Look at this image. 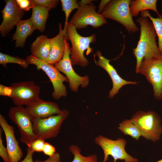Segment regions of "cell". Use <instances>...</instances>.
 Segmentation results:
<instances>
[{
    "label": "cell",
    "mask_w": 162,
    "mask_h": 162,
    "mask_svg": "<svg viewBox=\"0 0 162 162\" xmlns=\"http://www.w3.org/2000/svg\"><path fill=\"white\" fill-rule=\"evenodd\" d=\"M148 18L140 16L136 20L140 26L139 40L136 47L132 49V53L136 60V74H138L143 59L157 58L162 56L156 43L157 34L153 25Z\"/></svg>",
    "instance_id": "1"
},
{
    "label": "cell",
    "mask_w": 162,
    "mask_h": 162,
    "mask_svg": "<svg viewBox=\"0 0 162 162\" xmlns=\"http://www.w3.org/2000/svg\"><path fill=\"white\" fill-rule=\"evenodd\" d=\"M67 34L72 44L70 58L72 66L78 65L82 67L87 66L89 61L84 55V52L87 50V55L92 52L90 47L91 43L95 42V34H93L87 37H83L77 32L76 27L69 22L67 27Z\"/></svg>",
    "instance_id": "2"
},
{
    "label": "cell",
    "mask_w": 162,
    "mask_h": 162,
    "mask_svg": "<svg viewBox=\"0 0 162 162\" xmlns=\"http://www.w3.org/2000/svg\"><path fill=\"white\" fill-rule=\"evenodd\" d=\"M139 128L142 136L155 142L159 140L162 133L161 118L156 112L140 110L136 112L130 119Z\"/></svg>",
    "instance_id": "3"
},
{
    "label": "cell",
    "mask_w": 162,
    "mask_h": 162,
    "mask_svg": "<svg viewBox=\"0 0 162 162\" xmlns=\"http://www.w3.org/2000/svg\"><path fill=\"white\" fill-rule=\"evenodd\" d=\"M130 0H110L101 14L105 18L113 20L123 26L130 33L139 31L133 20L130 8Z\"/></svg>",
    "instance_id": "4"
},
{
    "label": "cell",
    "mask_w": 162,
    "mask_h": 162,
    "mask_svg": "<svg viewBox=\"0 0 162 162\" xmlns=\"http://www.w3.org/2000/svg\"><path fill=\"white\" fill-rule=\"evenodd\" d=\"M69 114L68 110L63 109L58 115L47 118L32 119L33 132L37 139L45 140L56 137Z\"/></svg>",
    "instance_id": "5"
},
{
    "label": "cell",
    "mask_w": 162,
    "mask_h": 162,
    "mask_svg": "<svg viewBox=\"0 0 162 162\" xmlns=\"http://www.w3.org/2000/svg\"><path fill=\"white\" fill-rule=\"evenodd\" d=\"M26 59L29 64L35 65L38 70H42L48 76L53 88L52 94L53 98L58 99L67 96L66 88L63 82H68V80L66 76L60 73L54 65L47 63L32 55L27 56Z\"/></svg>",
    "instance_id": "6"
},
{
    "label": "cell",
    "mask_w": 162,
    "mask_h": 162,
    "mask_svg": "<svg viewBox=\"0 0 162 162\" xmlns=\"http://www.w3.org/2000/svg\"><path fill=\"white\" fill-rule=\"evenodd\" d=\"M144 76L152 85L153 96L156 100L162 99V56L142 60L138 74Z\"/></svg>",
    "instance_id": "7"
},
{
    "label": "cell",
    "mask_w": 162,
    "mask_h": 162,
    "mask_svg": "<svg viewBox=\"0 0 162 162\" xmlns=\"http://www.w3.org/2000/svg\"><path fill=\"white\" fill-rule=\"evenodd\" d=\"M95 143L102 149L104 153L103 162H106L109 155L113 158V161L117 160H124L123 162H138V159L133 157L126 152L125 147L127 141L124 139L118 138L112 140L100 135L95 137Z\"/></svg>",
    "instance_id": "8"
},
{
    "label": "cell",
    "mask_w": 162,
    "mask_h": 162,
    "mask_svg": "<svg viewBox=\"0 0 162 162\" xmlns=\"http://www.w3.org/2000/svg\"><path fill=\"white\" fill-rule=\"evenodd\" d=\"M8 116L20 131L21 141L28 147L37 139L33 130L32 119L22 106L12 107Z\"/></svg>",
    "instance_id": "9"
},
{
    "label": "cell",
    "mask_w": 162,
    "mask_h": 162,
    "mask_svg": "<svg viewBox=\"0 0 162 162\" xmlns=\"http://www.w3.org/2000/svg\"><path fill=\"white\" fill-rule=\"evenodd\" d=\"M96 8L92 2L87 5L80 6L69 23L77 29L85 28L88 26L97 28L106 24V18L102 14L96 12Z\"/></svg>",
    "instance_id": "10"
},
{
    "label": "cell",
    "mask_w": 162,
    "mask_h": 162,
    "mask_svg": "<svg viewBox=\"0 0 162 162\" xmlns=\"http://www.w3.org/2000/svg\"><path fill=\"white\" fill-rule=\"evenodd\" d=\"M65 50L62 58L54 65L59 71L64 73L68 80L69 86L71 90L75 92L78 90L81 86L85 88L88 85L89 79L88 76H83L78 75L74 71L72 66L70 58L71 48L66 38L64 39Z\"/></svg>",
    "instance_id": "11"
},
{
    "label": "cell",
    "mask_w": 162,
    "mask_h": 162,
    "mask_svg": "<svg viewBox=\"0 0 162 162\" xmlns=\"http://www.w3.org/2000/svg\"><path fill=\"white\" fill-rule=\"evenodd\" d=\"M10 86L12 90L10 98L16 106H26L40 98V87L33 81L14 83Z\"/></svg>",
    "instance_id": "12"
},
{
    "label": "cell",
    "mask_w": 162,
    "mask_h": 162,
    "mask_svg": "<svg viewBox=\"0 0 162 162\" xmlns=\"http://www.w3.org/2000/svg\"><path fill=\"white\" fill-rule=\"evenodd\" d=\"M4 2L5 5L1 11L3 20L0 25V34L2 37L7 36L24 15V11L19 7L16 0Z\"/></svg>",
    "instance_id": "13"
},
{
    "label": "cell",
    "mask_w": 162,
    "mask_h": 162,
    "mask_svg": "<svg viewBox=\"0 0 162 162\" xmlns=\"http://www.w3.org/2000/svg\"><path fill=\"white\" fill-rule=\"evenodd\" d=\"M94 55H96L98 58V60L96 61L94 57L95 64L104 69L109 74L112 80V87L109 92V98H113L124 86L128 84L137 85L139 83L136 81H127L122 78L113 66L110 64V60L102 56L100 51L98 50Z\"/></svg>",
    "instance_id": "14"
},
{
    "label": "cell",
    "mask_w": 162,
    "mask_h": 162,
    "mask_svg": "<svg viewBox=\"0 0 162 162\" xmlns=\"http://www.w3.org/2000/svg\"><path fill=\"white\" fill-rule=\"evenodd\" d=\"M25 109L32 119L47 118L58 115L62 111L56 103L40 98L27 105Z\"/></svg>",
    "instance_id": "15"
},
{
    "label": "cell",
    "mask_w": 162,
    "mask_h": 162,
    "mask_svg": "<svg viewBox=\"0 0 162 162\" xmlns=\"http://www.w3.org/2000/svg\"><path fill=\"white\" fill-rule=\"evenodd\" d=\"M0 125L6 138L7 151L10 162H18L23 156L22 151L15 135L14 127L10 125L2 114H0Z\"/></svg>",
    "instance_id": "16"
},
{
    "label": "cell",
    "mask_w": 162,
    "mask_h": 162,
    "mask_svg": "<svg viewBox=\"0 0 162 162\" xmlns=\"http://www.w3.org/2000/svg\"><path fill=\"white\" fill-rule=\"evenodd\" d=\"M59 31L55 37L50 38L51 49L48 58L44 61L55 65L63 57L65 50V37L62 25L59 24Z\"/></svg>",
    "instance_id": "17"
},
{
    "label": "cell",
    "mask_w": 162,
    "mask_h": 162,
    "mask_svg": "<svg viewBox=\"0 0 162 162\" xmlns=\"http://www.w3.org/2000/svg\"><path fill=\"white\" fill-rule=\"evenodd\" d=\"M16 26V29L12 37L11 42L15 41V48H23L26 38L32 35L35 29L30 18L20 20Z\"/></svg>",
    "instance_id": "18"
},
{
    "label": "cell",
    "mask_w": 162,
    "mask_h": 162,
    "mask_svg": "<svg viewBox=\"0 0 162 162\" xmlns=\"http://www.w3.org/2000/svg\"><path fill=\"white\" fill-rule=\"evenodd\" d=\"M50 49V38L43 34L37 37L30 47L31 55L44 61L48 57Z\"/></svg>",
    "instance_id": "19"
},
{
    "label": "cell",
    "mask_w": 162,
    "mask_h": 162,
    "mask_svg": "<svg viewBox=\"0 0 162 162\" xmlns=\"http://www.w3.org/2000/svg\"><path fill=\"white\" fill-rule=\"evenodd\" d=\"M32 9V14L30 19L35 30H38L43 33L45 29L50 10L46 8L37 5H33Z\"/></svg>",
    "instance_id": "20"
},
{
    "label": "cell",
    "mask_w": 162,
    "mask_h": 162,
    "mask_svg": "<svg viewBox=\"0 0 162 162\" xmlns=\"http://www.w3.org/2000/svg\"><path fill=\"white\" fill-rule=\"evenodd\" d=\"M157 2L156 0H130V8L132 16H137L140 12L149 9L155 12L160 17L162 15L157 10Z\"/></svg>",
    "instance_id": "21"
},
{
    "label": "cell",
    "mask_w": 162,
    "mask_h": 162,
    "mask_svg": "<svg viewBox=\"0 0 162 162\" xmlns=\"http://www.w3.org/2000/svg\"><path fill=\"white\" fill-rule=\"evenodd\" d=\"M118 125V129L125 135H129L136 140H139L142 136L140 130L130 119H125Z\"/></svg>",
    "instance_id": "22"
},
{
    "label": "cell",
    "mask_w": 162,
    "mask_h": 162,
    "mask_svg": "<svg viewBox=\"0 0 162 162\" xmlns=\"http://www.w3.org/2000/svg\"><path fill=\"white\" fill-rule=\"evenodd\" d=\"M141 16L147 17L152 21L158 38V47L162 56V16L155 18L151 15L148 10L140 12Z\"/></svg>",
    "instance_id": "23"
},
{
    "label": "cell",
    "mask_w": 162,
    "mask_h": 162,
    "mask_svg": "<svg viewBox=\"0 0 162 162\" xmlns=\"http://www.w3.org/2000/svg\"><path fill=\"white\" fill-rule=\"evenodd\" d=\"M60 1L62 3V10L64 12L65 16L63 32L65 37L68 41L69 39L67 34V27L69 16L72 10L75 9H78L80 5L76 0H61Z\"/></svg>",
    "instance_id": "24"
},
{
    "label": "cell",
    "mask_w": 162,
    "mask_h": 162,
    "mask_svg": "<svg viewBox=\"0 0 162 162\" xmlns=\"http://www.w3.org/2000/svg\"><path fill=\"white\" fill-rule=\"evenodd\" d=\"M69 150L74 155V159L71 162H97L98 158L94 154L84 156L81 153V150L76 145H72L69 148Z\"/></svg>",
    "instance_id": "25"
},
{
    "label": "cell",
    "mask_w": 162,
    "mask_h": 162,
    "mask_svg": "<svg viewBox=\"0 0 162 162\" xmlns=\"http://www.w3.org/2000/svg\"><path fill=\"white\" fill-rule=\"evenodd\" d=\"M8 63H14L19 64L20 67L26 68L29 64L25 59H22L18 56L15 57L8 54L0 52V64L6 68Z\"/></svg>",
    "instance_id": "26"
},
{
    "label": "cell",
    "mask_w": 162,
    "mask_h": 162,
    "mask_svg": "<svg viewBox=\"0 0 162 162\" xmlns=\"http://www.w3.org/2000/svg\"><path fill=\"white\" fill-rule=\"evenodd\" d=\"M33 5H37L46 8L50 10L54 8L58 5V0H31Z\"/></svg>",
    "instance_id": "27"
},
{
    "label": "cell",
    "mask_w": 162,
    "mask_h": 162,
    "mask_svg": "<svg viewBox=\"0 0 162 162\" xmlns=\"http://www.w3.org/2000/svg\"><path fill=\"white\" fill-rule=\"evenodd\" d=\"M45 140L37 139L33 141L28 147L31 148L34 152H43L45 142Z\"/></svg>",
    "instance_id": "28"
},
{
    "label": "cell",
    "mask_w": 162,
    "mask_h": 162,
    "mask_svg": "<svg viewBox=\"0 0 162 162\" xmlns=\"http://www.w3.org/2000/svg\"><path fill=\"white\" fill-rule=\"evenodd\" d=\"M2 129L0 128V156L4 162H10L7 149L4 146L2 140Z\"/></svg>",
    "instance_id": "29"
},
{
    "label": "cell",
    "mask_w": 162,
    "mask_h": 162,
    "mask_svg": "<svg viewBox=\"0 0 162 162\" xmlns=\"http://www.w3.org/2000/svg\"><path fill=\"white\" fill-rule=\"evenodd\" d=\"M16 2L19 7L24 11H29L33 6L31 0H16Z\"/></svg>",
    "instance_id": "30"
},
{
    "label": "cell",
    "mask_w": 162,
    "mask_h": 162,
    "mask_svg": "<svg viewBox=\"0 0 162 162\" xmlns=\"http://www.w3.org/2000/svg\"><path fill=\"white\" fill-rule=\"evenodd\" d=\"M43 152L45 155L51 157L56 153L55 148L50 143L45 142Z\"/></svg>",
    "instance_id": "31"
},
{
    "label": "cell",
    "mask_w": 162,
    "mask_h": 162,
    "mask_svg": "<svg viewBox=\"0 0 162 162\" xmlns=\"http://www.w3.org/2000/svg\"><path fill=\"white\" fill-rule=\"evenodd\" d=\"M12 90L10 86L7 87L2 84H0V95L10 97Z\"/></svg>",
    "instance_id": "32"
},
{
    "label": "cell",
    "mask_w": 162,
    "mask_h": 162,
    "mask_svg": "<svg viewBox=\"0 0 162 162\" xmlns=\"http://www.w3.org/2000/svg\"><path fill=\"white\" fill-rule=\"evenodd\" d=\"M34 162H60V156L59 153L56 152L52 156L49 157L44 161H41L37 159Z\"/></svg>",
    "instance_id": "33"
},
{
    "label": "cell",
    "mask_w": 162,
    "mask_h": 162,
    "mask_svg": "<svg viewBox=\"0 0 162 162\" xmlns=\"http://www.w3.org/2000/svg\"><path fill=\"white\" fill-rule=\"evenodd\" d=\"M27 154L25 158L21 162H34L32 157L34 152L28 147L27 148Z\"/></svg>",
    "instance_id": "34"
},
{
    "label": "cell",
    "mask_w": 162,
    "mask_h": 162,
    "mask_svg": "<svg viewBox=\"0 0 162 162\" xmlns=\"http://www.w3.org/2000/svg\"><path fill=\"white\" fill-rule=\"evenodd\" d=\"M110 1V0H101L99 3L97 13L100 14L106 5Z\"/></svg>",
    "instance_id": "35"
},
{
    "label": "cell",
    "mask_w": 162,
    "mask_h": 162,
    "mask_svg": "<svg viewBox=\"0 0 162 162\" xmlns=\"http://www.w3.org/2000/svg\"><path fill=\"white\" fill-rule=\"evenodd\" d=\"M95 0H82L79 2V4L80 6L87 5L92 3L93 1Z\"/></svg>",
    "instance_id": "36"
},
{
    "label": "cell",
    "mask_w": 162,
    "mask_h": 162,
    "mask_svg": "<svg viewBox=\"0 0 162 162\" xmlns=\"http://www.w3.org/2000/svg\"><path fill=\"white\" fill-rule=\"evenodd\" d=\"M156 162H162V159L160 160H158V161Z\"/></svg>",
    "instance_id": "37"
}]
</instances>
